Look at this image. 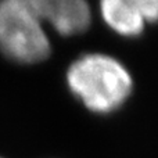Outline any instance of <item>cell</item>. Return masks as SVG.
Returning a JSON list of instances; mask_svg holds the SVG:
<instances>
[{"label": "cell", "instance_id": "obj_1", "mask_svg": "<svg viewBox=\"0 0 158 158\" xmlns=\"http://www.w3.org/2000/svg\"><path fill=\"white\" fill-rule=\"evenodd\" d=\"M67 82L87 108L100 114L119 108L133 86L128 69L106 54H86L78 58L67 72Z\"/></svg>", "mask_w": 158, "mask_h": 158}, {"label": "cell", "instance_id": "obj_2", "mask_svg": "<svg viewBox=\"0 0 158 158\" xmlns=\"http://www.w3.org/2000/svg\"><path fill=\"white\" fill-rule=\"evenodd\" d=\"M0 50L22 64L40 63L49 57V38L31 0L0 2Z\"/></svg>", "mask_w": 158, "mask_h": 158}, {"label": "cell", "instance_id": "obj_3", "mask_svg": "<svg viewBox=\"0 0 158 158\" xmlns=\"http://www.w3.org/2000/svg\"><path fill=\"white\" fill-rule=\"evenodd\" d=\"M40 21H47L60 35H78L89 28L90 7L83 0H31Z\"/></svg>", "mask_w": 158, "mask_h": 158}, {"label": "cell", "instance_id": "obj_4", "mask_svg": "<svg viewBox=\"0 0 158 158\" xmlns=\"http://www.w3.org/2000/svg\"><path fill=\"white\" fill-rule=\"evenodd\" d=\"M100 10L106 24L117 33L135 36L144 28L146 19L139 7V0H104Z\"/></svg>", "mask_w": 158, "mask_h": 158}, {"label": "cell", "instance_id": "obj_5", "mask_svg": "<svg viewBox=\"0 0 158 158\" xmlns=\"http://www.w3.org/2000/svg\"><path fill=\"white\" fill-rule=\"evenodd\" d=\"M139 7L146 22L158 21V0H139Z\"/></svg>", "mask_w": 158, "mask_h": 158}]
</instances>
